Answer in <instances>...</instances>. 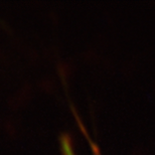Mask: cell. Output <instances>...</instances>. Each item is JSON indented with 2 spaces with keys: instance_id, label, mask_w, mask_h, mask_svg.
Instances as JSON below:
<instances>
[{
  "instance_id": "6da1fadb",
  "label": "cell",
  "mask_w": 155,
  "mask_h": 155,
  "mask_svg": "<svg viewBox=\"0 0 155 155\" xmlns=\"http://www.w3.org/2000/svg\"><path fill=\"white\" fill-rule=\"evenodd\" d=\"M61 149H63L64 155H76L72 145H71V141L68 137L61 138Z\"/></svg>"
}]
</instances>
